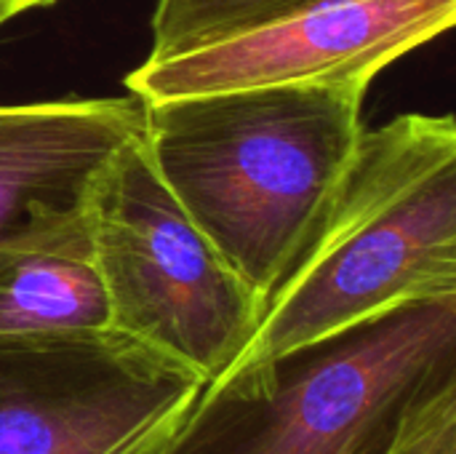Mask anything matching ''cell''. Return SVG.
Returning a JSON list of instances; mask_svg holds the SVG:
<instances>
[{"label":"cell","mask_w":456,"mask_h":454,"mask_svg":"<svg viewBox=\"0 0 456 454\" xmlns=\"http://www.w3.org/2000/svg\"><path fill=\"white\" fill-rule=\"evenodd\" d=\"M366 83L147 102V155L198 230L267 305L318 233L363 134Z\"/></svg>","instance_id":"1"},{"label":"cell","mask_w":456,"mask_h":454,"mask_svg":"<svg viewBox=\"0 0 456 454\" xmlns=\"http://www.w3.org/2000/svg\"><path fill=\"white\" fill-rule=\"evenodd\" d=\"M446 294H456V123L406 112L363 128L318 233L235 361L273 359Z\"/></svg>","instance_id":"2"},{"label":"cell","mask_w":456,"mask_h":454,"mask_svg":"<svg viewBox=\"0 0 456 454\" xmlns=\"http://www.w3.org/2000/svg\"><path fill=\"white\" fill-rule=\"evenodd\" d=\"M456 383V294L403 302L206 383L160 454H379Z\"/></svg>","instance_id":"3"},{"label":"cell","mask_w":456,"mask_h":454,"mask_svg":"<svg viewBox=\"0 0 456 454\" xmlns=\"http://www.w3.org/2000/svg\"><path fill=\"white\" fill-rule=\"evenodd\" d=\"M91 249L110 326L216 380L254 337L265 305L158 177L144 134L107 166Z\"/></svg>","instance_id":"4"},{"label":"cell","mask_w":456,"mask_h":454,"mask_svg":"<svg viewBox=\"0 0 456 454\" xmlns=\"http://www.w3.org/2000/svg\"><path fill=\"white\" fill-rule=\"evenodd\" d=\"M206 380L118 332L0 337V454H160Z\"/></svg>","instance_id":"5"},{"label":"cell","mask_w":456,"mask_h":454,"mask_svg":"<svg viewBox=\"0 0 456 454\" xmlns=\"http://www.w3.org/2000/svg\"><path fill=\"white\" fill-rule=\"evenodd\" d=\"M456 0H334L160 62L126 88L144 102L307 83H366L452 29Z\"/></svg>","instance_id":"6"},{"label":"cell","mask_w":456,"mask_h":454,"mask_svg":"<svg viewBox=\"0 0 456 454\" xmlns=\"http://www.w3.org/2000/svg\"><path fill=\"white\" fill-rule=\"evenodd\" d=\"M136 94L0 104V246L91 238V203L112 158L144 134Z\"/></svg>","instance_id":"7"},{"label":"cell","mask_w":456,"mask_h":454,"mask_svg":"<svg viewBox=\"0 0 456 454\" xmlns=\"http://www.w3.org/2000/svg\"><path fill=\"white\" fill-rule=\"evenodd\" d=\"M110 329L91 238L59 246H0V337Z\"/></svg>","instance_id":"8"},{"label":"cell","mask_w":456,"mask_h":454,"mask_svg":"<svg viewBox=\"0 0 456 454\" xmlns=\"http://www.w3.org/2000/svg\"><path fill=\"white\" fill-rule=\"evenodd\" d=\"M334 0H155L147 62H160Z\"/></svg>","instance_id":"9"},{"label":"cell","mask_w":456,"mask_h":454,"mask_svg":"<svg viewBox=\"0 0 456 454\" xmlns=\"http://www.w3.org/2000/svg\"><path fill=\"white\" fill-rule=\"evenodd\" d=\"M379 454H456V383L411 404Z\"/></svg>","instance_id":"10"},{"label":"cell","mask_w":456,"mask_h":454,"mask_svg":"<svg viewBox=\"0 0 456 454\" xmlns=\"http://www.w3.org/2000/svg\"><path fill=\"white\" fill-rule=\"evenodd\" d=\"M56 0H0V24H5L8 19L24 13V11H35V8H48Z\"/></svg>","instance_id":"11"}]
</instances>
